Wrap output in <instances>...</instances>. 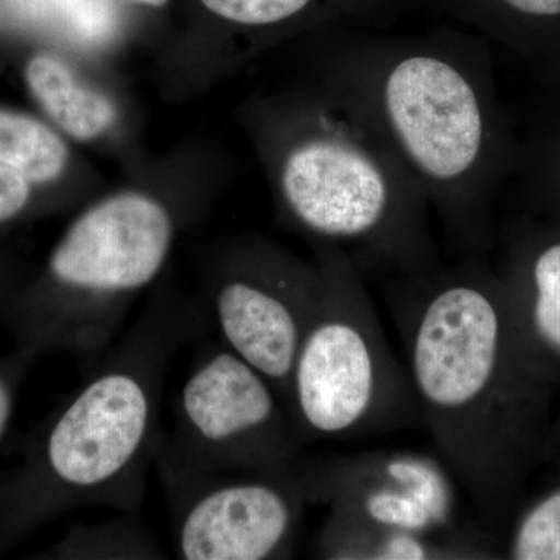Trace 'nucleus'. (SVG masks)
<instances>
[{"label": "nucleus", "mask_w": 560, "mask_h": 560, "mask_svg": "<svg viewBox=\"0 0 560 560\" xmlns=\"http://www.w3.org/2000/svg\"><path fill=\"white\" fill-rule=\"evenodd\" d=\"M173 220L138 191L114 195L70 224L47 264L49 289L14 302L3 315L18 348H98L109 337L102 305L149 285L164 267Z\"/></svg>", "instance_id": "6"}, {"label": "nucleus", "mask_w": 560, "mask_h": 560, "mask_svg": "<svg viewBox=\"0 0 560 560\" xmlns=\"http://www.w3.org/2000/svg\"><path fill=\"white\" fill-rule=\"evenodd\" d=\"M25 80L40 108L72 138H98L117 119L113 101L81 84L69 66L54 55H35L25 69Z\"/></svg>", "instance_id": "13"}, {"label": "nucleus", "mask_w": 560, "mask_h": 560, "mask_svg": "<svg viewBox=\"0 0 560 560\" xmlns=\"http://www.w3.org/2000/svg\"><path fill=\"white\" fill-rule=\"evenodd\" d=\"M493 38L536 62L560 47V0H490Z\"/></svg>", "instance_id": "15"}, {"label": "nucleus", "mask_w": 560, "mask_h": 560, "mask_svg": "<svg viewBox=\"0 0 560 560\" xmlns=\"http://www.w3.org/2000/svg\"><path fill=\"white\" fill-rule=\"evenodd\" d=\"M153 422V364L127 360L95 375L51 416L21 466L0 475V552L128 480Z\"/></svg>", "instance_id": "4"}, {"label": "nucleus", "mask_w": 560, "mask_h": 560, "mask_svg": "<svg viewBox=\"0 0 560 560\" xmlns=\"http://www.w3.org/2000/svg\"><path fill=\"white\" fill-rule=\"evenodd\" d=\"M486 50L352 47L335 94L370 125L445 223L474 226L514 161Z\"/></svg>", "instance_id": "2"}, {"label": "nucleus", "mask_w": 560, "mask_h": 560, "mask_svg": "<svg viewBox=\"0 0 560 560\" xmlns=\"http://www.w3.org/2000/svg\"><path fill=\"white\" fill-rule=\"evenodd\" d=\"M68 158L66 143L43 121L0 109V164L31 184H46L61 175Z\"/></svg>", "instance_id": "14"}, {"label": "nucleus", "mask_w": 560, "mask_h": 560, "mask_svg": "<svg viewBox=\"0 0 560 560\" xmlns=\"http://www.w3.org/2000/svg\"><path fill=\"white\" fill-rule=\"evenodd\" d=\"M534 180L541 197L560 219V130L545 140L534 160Z\"/></svg>", "instance_id": "19"}, {"label": "nucleus", "mask_w": 560, "mask_h": 560, "mask_svg": "<svg viewBox=\"0 0 560 560\" xmlns=\"http://www.w3.org/2000/svg\"><path fill=\"white\" fill-rule=\"evenodd\" d=\"M307 503L300 475L259 474L200 493L178 526L186 560H264L287 556Z\"/></svg>", "instance_id": "9"}, {"label": "nucleus", "mask_w": 560, "mask_h": 560, "mask_svg": "<svg viewBox=\"0 0 560 560\" xmlns=\"http://www.w3.org/2000/svg\"><path fill=\"white\" fill-rule=\"evenodd\" d=\"M179 412L190 440L212 459L257 474L290 470L293 419L285 401L226 346L191 371Z\"/></svg>", "instance_id": "7"}, {"label": "nucleus", "mask_w": 560, "mask_h": 560, "mask_svg": "<svg viewBox=\"0 0 560 560\" xmlns=\"http://www.w3.org/2000/svg\"><path fill=\"white\" fill-rule=\"evenodd\" d=\"M305 499L359 521L447 539L459 533L456 481L440 456L374 452L341 456L300 474Z\"/></svg>", "instance_id": "8"}, {"label": "nucleus", "mask_w": 560, "mask_h": 560, "mask_svg": "<svg viewBox=\"0 0 560 560\" xmlns=\"http://www.w3.org/2000/svg\"><path fill=\"white\" fill-rule=\"evenodd\" d=\"M510 558L560 560V489L537 501L518 522Z\"/></svg>", "instance_id": "16"}, {"label": "nucleus", "mask_w": 560, "mask_h": 560, "mask_svg": "<svg viewBox=\"0 0 560 560\" xmlns=\"http://www.w3.org/2000/svg\"><path fill=\"white\" fill-rule=\"evenodd\" d=\"M36 353L25 348L0 359V447L9 434L16 407L18 390H20L25 372L35 360Z\"/></svg>", "instance_id": "18"}, {"label": "nucleus", "mask_w": 560, "mask_h": 560, "mask_svg": "<svg viewBox=\"0 0 560 560\" xmlns=\"http://www.w3.org/2000/svg\"><path fill=\"white\" fill-rule=\"evenodd\" d=\"M132 2L143 3V5L150 7H162L168 2V0H132Z\"/></svg>", "instance_id": "22"}, {"label": "nucleus", "mask_w": 560, "mask_h": 560, "mask_svg": "<svg viewBox=\"0 0 560 560\" xmlns=\"http://www.w3.org/2000/svg\"><path fill=\"white\" fill-rule=\"evenodd\" d=\"M534 65L539 69L541 79L548 81V83L556 84V86H560V47L548 55V57L534 62Z\"/></svg>", "instance_id": "21"}, {"label": "nucleus", "mask_w": 560, "mask_h": 560, "mask_svg": "<svg viewBox=\"0 0 560 560\" xmlns=\"http://www.w3.org/2000/svg\"><path fill=\"white\" fill-rule=\"evenodd\" d=\"M279 187L294 220L329 245L411 272L433 260L425 195L335 92L311 135L280 162Z\"/></svg>", "instance_id": "3"}, {"label": "nucleus", "mask_w": 560, "mask_h": 560, "mask_svg": "<svg viewBox=\"0 0 560 560\" xmlns=\"http://www.w3.org/2000/svg\"><path fill=\"white\" fill-rule=\"evenodd\" d=\"M223 20L249 27H264L296 16L312 0H201Z\"/></svg>", "instance_id": "17"}, {"label": "nucleus", "mask_w": 560, "mask_h": 560, "mask_svg": "<svg viewBox=\"0 0 560 560\" xmlns=\"http://www.w3.org/2000/svg\"><path fill=\"white\" fill-rule=\"evenodd\" d=\"M320 293L290 383V415L305 436H359L420 419L407 366L397 360L349 253L329 245Z\"/></svg>", "instance_id": "5"}, {"label": "nucleus", "mask_w": 560, "mask_h": 560, "mask_svg": "<svg viewBox=\"0 0 560 560\" xmlns=\"http://www.w3.org/2000/svg\"><path fill=\"white\" fill-rule=\"evenodd\" d=\"M320 282V270L276 268L226 280L213 300L224 346L272 383L289 411L294 360L318 304Z\"/></svg>", "instance_id": "10"}, {"label": "nucleus", "mask_w": 560, "mask_h": 560, "mask_svg": "<svg viewBox=\"0 0 560 560\" xmlns=\"http://www.w3.org/2000/svg\"><path fill=\"white\" fill-rule=\"evenodd\" d=\"M320 558L337 560L477 559V540L388 528L330 512L318 540Z\"/></svg>", "instance_id": "12"}, {"label": "nucleus", "mask_w": 560, "mask_h": 560, "mask_svg": "<svg viewBox=\"0 0 560 560\" xmlns=\"http://www.w3.org/2000/svg\"><path fill=\"white\" fill-rule=\"evenodd\" d=\"M500 280L530 366L539 353L560 360V231L522 242Z\"/></svg>", "instance_id": "11"}, {"label": "nucleus", "mask_w": 560, "mask_h": 560, "mask_svg": "<svg viewBox=\"0 0 560 560\" xmlns=\"http://www.w3.org/2000/svg\"><path fill=\"white\" fill-rule=\"evenodd\" d=\"M31 183L9 165L0 164V224L16 219L31 200Z\"/></svg>", "instance_id": "20"}, {"label": "nucleus", "mask_w": 560, "mask_h": 560, "mask_svg": "<svg viewBox=\"0 0 560 560\" xmlns=\"http://www.w3.org/2000/svg\"><path fill=\"white\" fill-rule=\"evenodd\" d=\"M407 371L440 458L485 514L521 455L534 370L500 279L463 267L427 279L401 319Z\"/></svg>", "instance_id": "1"}]
</instances>
